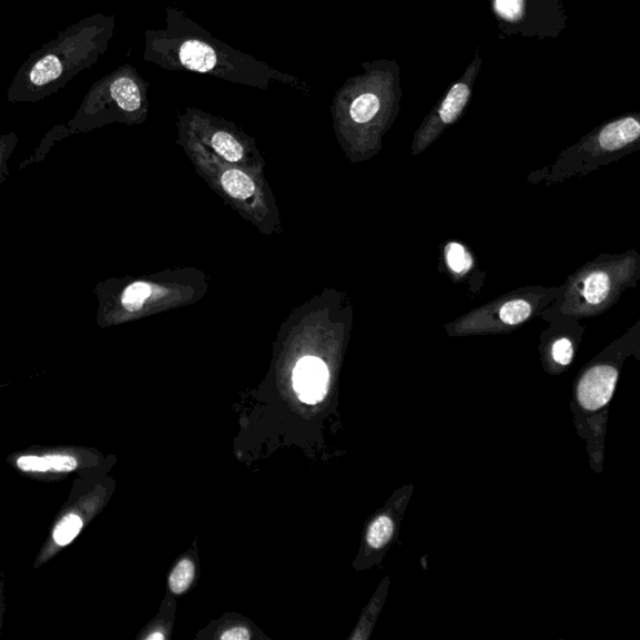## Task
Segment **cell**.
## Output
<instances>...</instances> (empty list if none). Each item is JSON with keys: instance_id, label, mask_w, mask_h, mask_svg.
<instances>
[{"instance_id": "obj_1", "label": "cell", "mask_w": 640, "mask_h": 640, "mask_svg": "<svg viewBox=\"0 0 640 640\" xmlns=\"http://www.w3.org/2000/svg\"><path fill=\"white\" fill-rule=\"evenodd\" d=\"M143 58L164 71L209 75L220 81L267 91L275 83L311 91L303 79L281 72L247 53L214 38L179 7L165 8V27L148 29Z\"/></svg>"}, {"instance_id": "obj_2", "label": "cell", "mask_w": 640, "mask_h": 640, "mask_svg": "<svg viewBox=\"0 0 640 640\" xmlns=\"http://www.w3.org/2000/svg\"><path fill=\"white\" fill-rule=\"evenodd\" d=\"M115 17L96 13L59 32L18 69L8 90L11 102H37L54 94L100 62L115 33Z\"/></svg>"}, {"instance_id": "obj_3", "label": "cell", "mask_w": 640, "mask_h": 640, "mask_svg": "<svg viewBox=\"0 0 640 640\" xmlns=\"http://www.w3.org/2000/svg\"><path fill=\"white\" fill-rule=\"evenodd\" d=\"M640 277V255L632 251L618 255H600L569 277L562 289L560 314L579 321L602 314Z\"/></svg>"}, {"instance_id": "obj_4", "label": "cell", "mask_w": 640, "mask_h": 640, "mask_svg": "<svg viewBox=\"0 0 640 640\" xmlns=\"http://www.w3.org/2000/svg\"><path fill=\"white\" fill-rule=\"evenodd\" d=\"M563 288L528 287L501 295L446 327L451 337L485 336L515 331L536 317Z\"/></svg>"}, {"instance_id": "obj_5", "label": "cell", "mask_w": 640, "mask_h": 640, "mask_svg": "<svg viewBox=\"0 0 640 640\" xmlns=\"http://www.w3.org/2000/svg\"><path fill=\"white\" fill-rule=\"evenodd\" d=\"M150 83L131 64L116 68L101 78L87 93L79 116H114L125 121L142 120L148 110Z\"/></svg>"}, {"instance_id": "obj_6", "label": "cell", "mask_w": 640, "mask_h": 640, "mask_svg": "<svg viewBox=\"0 0 640 640\" xmlns=\"http://www.w3.org/2000/svg\"><path fill=\"white\" fill-rule=\"evenodd\" d=\"M640 138V124L634 118H623L609 123L583 144L568 150L555 163L546 179L548 183L562 182L569 176L586 175L600 165L612 162Z\"/></svg>"}, {"instance_id": "obj_7", "label": "cell", "mask_w": 640, "mask_h": 640, "mask_svg": "<svg viewBox=\"0 0 640 640\" xmlns=\"http://www.w3.org/2000/svg\"><path fill=\"white\" fill-rule=\"evenodd\" d=\"M620 363L607 357L606 352L579 374L576 400L586 415L607 409L617 387Z\"/></svg>"}, {"instance_id": "obj_8", "label": "cell", "mask_w": 640, "mask_h": 640, "mask_svg": "<svg viewBox=\"0 0 640 640\" xmlns=\"http://www.w3.org/2000/svg\"><path fill=\"white\" fill-rule=\"evenodd\" d=\"M470 90L465 83H458L451 88L446 100L443 101L436 118H433L417 133L415 143L412 146V155H418L437 140V136L446 126L455 123L461 115L469 101Z\"/></svg>"}, {"instance_id": "obj_9", "label": "cell", "mask_w": 640, "mask_h": 640, "mask_svg": "<svg viewBox=\"0 0 640 640\" xmlns=\"http://www.w3.org/2000/svg\"><path fill=\"white\" fill-rule=\"evenodd\" d=\"M293 379L301 400L315 405L327 394L329 372L319 358L305 357L295 367Z\"/></svg>"}, {"instance_id": "obj_10", "label": "cell", "mask_w": 640, "mask_h": 640, "mask_svg": "<svg viewBox=\"0 0 640 640\" xmlns=\"http://www.w3.org/2000/svg\"><path fill=\"white\" fill-rule=\"evenodd\" d=\"M576 343L567 334L549 338L544 344V359L549 370H563L573 363Z\"/></svg>"}, {"instance_id": "obj_11", "label": "cell", "mask_w": 640, "mask_h": 640, "mask_svg": "<svg viewBox=\"0 0 640 640\" xmlns=\"http://www.w3.org/2000/svg\"><path fill=\"white\" fill-rule=\"evenodd\" d=\"M223 189L235 200L248 201L255 193V183L241 170H225L221 176Z\"/></svg>"}, {"instance_id": "obj_12", "label": "cell", "mask_w": 640, "mask_h": 640, "mask_svg": "<svg viewBox=\"0 0 640 640\" xmlns=\"http://www.w3.org/2000/svg\"><path fill=\"white\" fill-rule=\"evenodd\" d=\"M445 260L451 277L458 280L465 277L473 268L471 254L465 245L457 242H451L446 245Z\"/></svg>"}, {"instance_id": "obj_13", "label": "cell", "mask_w": 640, "mask_h": 640, "mask_svg": "<svg viewBox=\"0 0 640 640\" xmlns=\"http://www.w3.org/2000/svg\"><path fill=\"white\" fill-rule=\"evenodd\" d=\"M396 534V524L387 515L374 519L367 531V544L374 550L386 548Z\"/></svg>"}, {"instance_id": "obj_14", "label": "cell", "mask_w": 640, "mask_h": 640, "mask_svg": "<svg viewBox=\"0 0 640 640\" xmlns=\"http://www.w3.org/2000/svg\"><path fill=\"white\" fill-rule=\"evenodd\" d=\"M195 566L191 559H183L175 566L170 577V587L174 595H183L193 583Z\"/></svg>"}, {"instance_id": "obj_15", "label": "cell", "mask_w": 640, "mask_h": 640, "mask_svg": "<svg viewBox=\"0 0 640 640\" xmlns=\"http://www.w3.org/2000/svg\"><path fill=\"white\" fill-rule=\"evenodd\" d=\"M153 289L150 284L138 282L128 287L122 297L123 307L128 312H138L144 302L151 297Z\"/></svg>"}, {"instance_id": "obj_16", "label": "cell", "mask_w": 640, "mask_h": 640, "mask_svg": "<svg viewBox=\"0 0 640 640\" xmlns=\"http://www.w3.org/2000/svg\"><path fill=\"white\" fill-rule=\"evenodd\" d=\"M82 528V520L78 516L65 517L54 530V540L59 546H67L78 536Z\"/></svg>"}, {"instance_id": "obj_17", "label": "cell", "mask_w": 640, "mask_h": 640, "mask_svg": "<svg viewBox=\"0 0 640 640\" xmlns=\"http://www.w3.org/2000/svg\"><path fill=\"white\" fill-rule=\"evenodd\" d=\"M521 9L524 0H497L498 13L509 21H516L521 16Z\"/></svg>"}, {"instance_id": "obj_18", "label": "cell", "mask_w": 640, "mask_h": 640, "mask_svg": "<svg viewBox=\"0 0 640 640\" xmlns=\"http://www.w3.org/2000/svg\"><path fill=\"white\" fill-rule=\"evenodd\" d=\"M45 459L48 460L49 469L55 471H71L77 468V460L73 457L49 456Z\"/></svg>"}, {"instance_id": "obj_19", "label": "cell", "mask_w": 640, "mask_h": 640, "mask_svg": "<svg viewBox=\"0 0 640 640\" xmlns=\"http://www.w3.org/2000/svg\"><path fill=\"white\" fill-rule=\"evenodd\" d=\"M18 467L24 471H47L48 460L39 457H22L18 459Z\"/></svg>"}, {"instance_id": "obj_20", "label": "cell", "mask_w": 640, "mask_h": 640, "mask_svg": "<svg viewBox=\"0 0 640 640\" xmlns=\"http://www.w3.org/2000/svg\"><path fill=\"white\" fill-rule=\"evenodd\" d=\"M223 640H248L251 638L250 630L243 627H236L226 630L221 637Z\"/></svg>"}, {"instance_id": "obj_21", "label": "cell", "mask_w": 640, "mask_h": 640, "mask_svg": "<svg viewBox=\"0 0 640 640\" xmlns=\"http://www.w3.org/2000/svg\"><path fill=\"white\" fill-rule=\"evenodd\" d=\"M148 639H150V640H153V639H155V640H156V639L162 640V639H164V634H163V633H153V634H151L150 637H148Z\"/></svg>"}]
</instances>
